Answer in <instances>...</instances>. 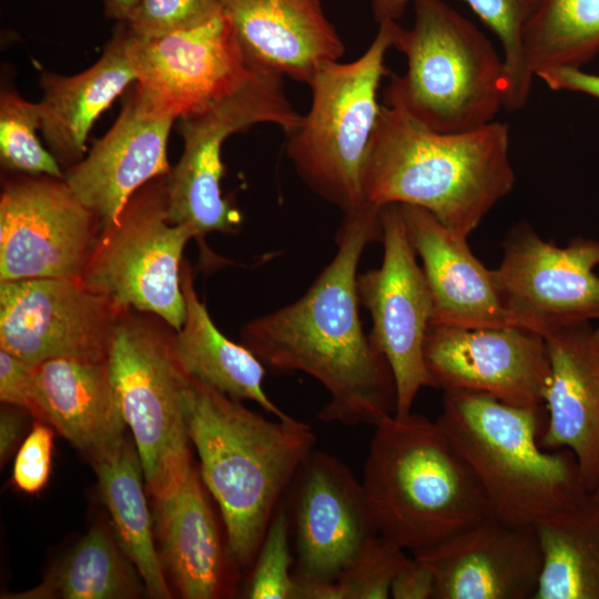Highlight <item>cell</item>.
Returning a JSON list of instances; mask_svg holds the SVG:
<instances>
[{
  "mask_svg": "<svg viewBox=\"0 0 599 599\" xmlns=\"http://www.w3.org/2000/svg\"><path fill=\"white\" fill-rule=\"evenodd\" d=\"M380 210L365 202L345 213L336 253L307 292L242 328V344L266 367L303 372L324 386V423L375 426L396 410L392 369L358 315V263L382 241Z\"/></svg>",
  "mask_w": 599,
  "mask_h": 599,
  "instance_id": "6da1fadb",
  "label": "cell"
},
{
  "mask_svg": "<svg viewBox=\"0 0 599 599\" xmlns=\"http://www.w3.org/2000/svg\"><path fill=\"white\" fill-rule=\"evenodd\" d=\"M514 185L507 124L444 133L380 104L362 171L365 202L425 209L468 237Z\"/></svg>",
  "mask_w": 599,
  "mask_h": 599,
  "instance_id": "7a4b0ae2",
  "label": "cell"
},
{
  "mask_svg": "<svg viewBox=\"0 0 599 599\" xmlns=\"http://www.w3.org/2000/svg\"><path fill=\"white\" fill-rule=\"evenodd\" d=\"M187 426L200 475L219 505L230 551L252 568L276 508L316 436L295 418L268 419L191 377Z\"/></svg>",
  "mask_w": 599,
  "mask_h": 599,
  "instance_id": "3957f363",
  "label": "cell"
},
{
  "mask_svg": "<svg viewBox=\"0 0 599 599\" xmlns=\"http://www.w3.org/2000/svg\"><path fill=\"white\" fill-rule=\"evenodd\" d=\"M374 427L362 486L380 536L415 551L490 516L477 479L437 422L394 413Z\"/></svg>",
  "mask_w": 599,
  "mask_h": 599,
  "instance_id": "277c9868",
  "label": "cell"
},
{
  "mask_svg": "<svg viewBox=\"0 0 599 599\" xmlns=\"http://www.w3.org/2000/svg\"><path fill=\"white\" fill-rule=\"evenodd\" d=\"M542 407L444 392L437 423L477 479L490 516L507 524L536 527L590 493L569 449L541 447Z\"/></svg>",
  "mask_w": 599,
  "mask_h": 599,
  "instance_id": "5b68a950",
  "label": "cell"
},
{
  "mask_svg": "<svg viewBox=\"0 0 599 599\" xmlns=\"http://www.w3.org/2000/svg\"><path fill=\"white\" fill-rule=\"evenodd\" d=\"M412 28L395 26L393 48L407 60L393 74L385 104L428 128L465 132L496 121L504 108V61L488 38L444 0H413Z\"/></svg>",
  "mask_w": 599,
  "mask_h": 599,
  "instance_id": "8992f818",
  "label": "cell"
},
{
  "mask_svg": "<svg viewBox=\"0 0 599 599\" xmlns=\"http://www.w3.org/2000/svg\"><path fill=\"white\" fill-rule=\"evenodd\" d=\"M396 21L378 31L357 59L323 64L307 84L312 104L303 123L286 134V153L298 176L344 214L365 203L363 164L377 121L385 57L394 42Z\"/></svg>",
  "mask_w": 599,
  "mask_h": 599,
  "instance_id": "52a82bcc",
  "label": "cell"
},
{
  "mask_svg": "<svg viewBox=\"0 0 599 599\" xmlns=\"http://www.w3.org/2000/svg\"><path fill=\"white\" fill-rule=\"evenodd\" d=\"M122 309L106 364L138 449L146 490L169 498L194 468L187 426L191 376L180 364L174 334Z\"/></svg>",
  "mask_w": 599,
  "mask_h": 599,
  "instance_id": "ba28073f",
  "label": "cell"
},
{
  "mask_svg": "<svg viewBox=\"0 0 599 599\" xmlns=\"http://www.w3.org/2000/svg\"><path fill=\"white\" fill-rule=\"evenodd\" d=\"M283 78L254 68L234 92L177 119L183 151L166 179L171 223L189 226L194 237L240 225L238 211L222 196V148L232 134L258 123L275 124L286 134L301 126L303 115L287 99Z\"/></svg>",
  "mask_w": 599,
  "mask_h": 599,
  "instance_id": "9c48e42d",
  "label": "cell"
},
{
  "mask_svg": "<svg viewBox=\"0 0 599 599\" xmlns=\"http://www.w3.org/2000/svg\"><path fill=\"white\" fill-rule=\"evenodd\" d=\"M167 175L139 189L101 231L80 282L121 309L151 313L179 331L186 318L182 254L194 233L169 220Z\"/></svg>",
  "mask_w": 599,
  "mask_h": 599,
  "instance_id": "30bf717a",
  "label": "cell"
},
{
  "mask_svg": "<svg viewBox=\"0 0 599 599\" xmlns=\"http://www.w3.org/2000/svg\"><path fill=\"white\" fill-rule=\"evenodd\" d=\"M502 248L493 274L510 325L545 338L569 325L599 321V241L575 237L558 246L521 222Z\"/></svg>",
  "mask_w": 599,
  "mask_h": 599,
  "instance_id": "8fae6325",
  "label": "cell"
},
{
  "mask_svg": "<svg viewBox=\"0 0 599 599\" xmlns=\"http://www.w3.org/2000/svg\"><path fill=\"white\" fill-rule=\"evenodd\" d=\"M101 231L64 179L8 181L0 197V281H80Z\"/></svg>",
  "mask_w": 599,
  "mask_h": 599,
  "instance_id": "7c38bea8",
  "label": "cell"
},
{
  "mask_svg": "<svg viewBox=\"0 0 599 599\" xmlns=\"http://www.w3.org/2000/svg\"><path fill=\"white\" fill-rule=\"evenodd\" d=\"M383 261L357 277L359 302L369 312V334L386 358L395 382L397 415L412 412L418 392L430 386L424 346L432 297L408 238L399 204L382 206Z\"/></svg>",
  "mask_w": 599,
  "mask_h": 599,
  "instance_id": "4fadbf2b",
  "label": "cell"
},
{
  "mask_svg": "<svg viewBox=\"0 0 599 599\" xmlns=\"http://www.w3.org/2000/svg\"><path fill=\"white\" fill-rule=\"evenodd\" d=\"M128 51L136 102L154 116L177 120L234 92L254 71L223 13L150 40L135 38L128 28Z\"/></svg>",
  "mask_w": 599,
  "mask_h": 599,
  "instance_id": "5bb4252c",
  "label": "cell"
},
{
  "mask_svg": "<svg viewBox=\"0 0 599 599\" xmlns=\"http://www.w3.org/2000/svg\"><path fill=\"white\" fill-rule=\"evenodd\" d=\"M122 309L78 280L0 284V348L39 365L54 358L106 362Z\"/></svg>",
  "mask_w": 599,
  "mask_h": 599,
  "instance_id": "9a60e30c",
  "label": "cell"
},
{
  "mask_svg": "<svg viewBox=\"0 0 599 599\" xmlns=\"http://www.w3.org/2000/svg\"><path fill=\"white\" fill-rule=\"evenodd\" d=\"M286 495L295 537V581L336 580L379 535L362 481L328 453L313 449Z\"/></svg>",
  "mask_w": 599,
  "mask_h": 599,
  "instance_id": "2e32d148",
  "label": "cell"
},
{
  "mask_svg": "<svg viewBox=\"0 0 599 599\" xmlns=\"http://www.w3.org/2000/svg\"><path fill=\"white\" fill-rule=\"evenodd\" d=\"M424 359L430 387L540 407L550 375L545 338L525 328L429 325Z\"/></svg>",
  "mask_w": 599,
  "mask_h": 599,
  "instance_id": "e0dca14e",
  "label": "cell"
},
{
  "mask_svg": "<svg viewBox=\"0 0 599 599\" xmlns=\"http://www.w3.org/2000/svg\"><path fill=\"white\" fill-rule=\"evenodd\" d=\"M436 579V599H534L542 569L535 527L489 516L412 551Z\"/></svg>",
  "mask_w": 599,
  "mask_h": 599,
  "instance_id": "ac0fdd59",
  "label": "cell"
},
{
  "mask_svg": "<svg viewBox=\"0 0 599 599\" xmlns=\"http://www.w3.org/2000/svg\"><path fill=\"white\" fill-rule=\"evenodd\" d=\"M175 119L145 113L133 90L112 128L90 153L64 171V181L101 221L115 223L130 197L148 182L167 175V140Z\"/></svg>",
  "mask_w": 599,
  "mask_h": 599,
  "instance_id": "d6986e66",
  "label": "cell"
},
{
  "mask_svg": "<svg viewBox=\"0 0 599 599\" xmlns=\"http://www.w3.org/2000/svg\"><path fill=\"white\" fill-rule=\"evenodd\" d=\"M252 68L308 84L345 45L321 0H220Z\"/></svg>",
  "mask_w": 599,
  "mask_h": 599,
  "instance_id": "ffe728a7",
  "label": "cell"
},
{
  "mask_svg": "<svg viewBox=\"0 0 599 599\" xmlns=\"http://www.w3.org/2000/svg\"><path fill=\"white\" fill-rule=\"evenodd\" d=\"M550 375L545 393L547 426L540 445L567 448L576 457L582 480L592 491L599 475V347L595 328L580 323L545 337Z\"/></svg>",
  "mask_w": 599,
  "mask_h": 599,
  "instance_id": "44dd1931",
  "label": "cell"
},
{
  "mask_svg": "<svg viewBox=\"0 0 599 599\" xmlns=\"http://www.w3.org/2000/svg\"><path fill=\"white\" fill-rule=\"evenodd\" d=\"M399 206L429 288V325L464 328L510 325L493 270L475 256L467 237L449 230L425 209Z\"/></svg>",
  "mask_w": 599,
  "mask_h": 599,
  "instance_id": "7402d4cb",
  "label": "cell"
},
{
  "mask_svg": "<svg viewBox=\"0 0 599 599\" xmlns=\"http://www.w3.org/2000/svg\"><path fill=\"white\" fill-rule=\"evenodd\" d=\"M195 467L181 488L156 500L159 556L184 599H217L235 590L241 569L222 535Z\"/></svg>",
  "mask_w": 599,
  "mask_h": 599,
  "instance_id": "603a6c76",
  "label": "cell"
},
{
  "mask_svg": "<svg viewBox=\"0 0 599 599\" xmlns=\"http://www.w3.org/2000/svg\"><path fill=\"white\" fill-rule=\"evenodd\" d=\"M41 422L91 466L122 448L126 422L106 362L54 358L35 365Z\"/></svg>",
  "mask_w": 599,
  "mask_h": 599,
  "instance_id": "cb8c5ba5",
  "label": "cell"
},
{
  "mask_svg": "<svg viewBox=\"0 0 599 599\" xmlns=\"http://www.w3.org/2000/svg\"><path fill=\"white\" fill-rule=\"evenodd\" d=\"M133 82L124 21L118 23L102 55L89 69L74 75L41 74L40 131L61 167L68 170L84 158L95 120Z\"/></svg>",
  "mask_w": 599,
  "mask_h": 599,
  "instance_id": "d4e9b609",
  "label": "cell"
},
{
  "mask_svg": "<svg viewBox=\"0 0 599 599\" xmlns=\"http://www.w3.org/2000/svg\"><path fill=\"white\" fill-rule=\"evenodd\" d=\"M186 318L175 331L176 357L193 378L235 400H250L280 419H292L267 396L263 387L265 365L245 345L223 335L194 290L187 263L181 274Z\"/></svg>",
  "mask_w": 599,
  "mask_h": 599,
  "instance_id": "484cf974",
  "label": "cell"
},
{
  "mask_svg": "<svg viewBox=\"0 0 599 599\" xmlns=\"http://www.w3.org/2000/svg\"><path fill=\"white\" fill-rule=\"evenodd\" d=\"M535 528L542 569L534 599H599V500L593 494Z\"/></svg>",
  "mask_w": 599,
  "mask_h": 599,
  "instance_id": "4316f807",
  "label": "cell"
},
{
  "mask_svg": "<svg viewBox=\"0 0 599 599\" xmlns=\"http://www.w3.org/2000/svg\"><path fill=\"white\" fill-rule=\"evenodd\" d=\"M92 468L118 544L138 569L146 595L154 599L172 598L154 542L144 474L135 444L126 438L115 456Z\"/></svg>",
  "mask_w": 599,
  "mask_h": 599,
  "instance_id": "83f0119b",
  "label": "cell"
},
{
  "mask_svg": "<svg viewBox=\"0 0 599 599\" xmlns=\"http://www.w3.org/2000/svg\"><path fill=\"white\" fill-rule=\"evenodd\" d=\"M143 580L121 549L112 527L97 522L33 588L2 599H133Z\"/></svg>",
  "mask_w": 599,
  "mask_h": 599,
  "instance_id": "f1b7e54d",
  "label": "cell"
},
{
  "mask_svg": "<svg viewBox=\"0 0 599 599\" xmlns=\"http://www.w3.org/2000/svg\"><path fill=\"white\" fill-rule=\"evenodd\" d=\"M522 49L534 77L580 68L599 53V0H538Z\"/></svg>",
  "mask_w": 599,
  "mask_h": 599,
  "instance_id": "f546056e",
  "label": "cell"
},
{
  "mask_svg": "<svg viewBox=\"0 0 599 599\" xmlns=\"http://www.w3.org/2000/svg\"><path fill=\"white\" fill-rule=\"evenodd\" d=\"M410 1L413 0H370L376 22H397ZM464 1L490 28L501 44L504 108L510 112L521 110L529 99L535 78L524 58L522 39L538 0Z\"/></svg>",
  "mask_w": 599,
  "mask_h": 599,
  "instance_id": "4dcf8cb0",
  "label": "cell"
},
{
  "mask_svg": "<svg viewBox=\"0 0 599 599\" xmlns=\"http://www.w3.org/2000/svg\"><path fill=\"white\" fill-rule=\"evenodd\" d=\"M40 130L38 103H32L14 90L0 94V160L3 167L31 175L64 179V172L53 154L42 146L35 131Z\"/></svg>",
  "mask_w": 599,
  "mask_h": 599,
  "instance_id": "1f68e13d",
  "label": "cell"
},
{
  "mask_svg": "<svg viewBox=\"0 0 599 599\" xmlns=\"http://www.w3.org/2000/svg\"><path fill=\"white\" fill-rule=\"evenodd\" d=\"M291 517L286 499L276 508L252 566L250 599H296L290 546Z\"/></svg>",
  "mask_w": 599,
  "mask_h": 599,
  "instance_id": "d6a6232c",
  "label": "cell"
},
{
  "mask_svg": "<svg viewBox=\"0 0 599 599\" xmlns=\"http://www.w3.org/2000/svg\"><path fill=\"white\" fill-rule=\"evenodd\" d=\"M408 556L393 541L376 536L336 579L339 599L390 598L393 580Z\"/></svg>",
  "mask_w": 599,
  "mask_h": 599,
  "instance_id": "836d02e7",
  "label": "cell"
},
{
  "mask_svg": "<svg viewBox=\"0 0 599 599\" xmlns=\"http://www.w3.org/2000/svg\"><path fill=\"white\" fill-rule=\"evenodd\" d=\"M221 13L220 0H140L124 22L135 38L150 40L197 28Z\"/></svg>",
  "mask_w": 599,
  "mask_h": 599,
  "instance_id": "e575fe53",
  "label": "cell"
},
{
  "mask_svg": "<svg viewBox=\"0 0 599 599\" xmlns=\"http://www.w3.org/2000/svg\"><path fill=\"white\" fill-rule=\"evenodd\" d=\"M53 427L35 422L30 434L20 445L13 465L12 481L26 493L40 491L48 483L51 471Z\"/></svg>",
  "mask_w": 599,
  "mask_h": 599,
  "instance_id": "d590c367",
  "label": "cell"
},
{
  "mask_svg": "<svg viewBox=\"0 0 599 599\" xmlns=\"http://www.w3.org/2000/svg\"><path fill=\"white\" fill-rule=\"evenodd\" d=\"M0 399L41 422L35 366L0 348Z\"/></svg>",
  "mask_w": 599,
  "mask_h": 599,
  "instance_id": "8d00e7d4",
  "label": "cell"
},
{
  "mask_svg": "<svg viewBox=\"0 0 599 599\" xmlns=\"http://www.w3.org/2000/svg\"><path fill=\"white\" fill-rule=\"evenodd\" d=\"M436 579L432 570L414 556L398 569L390 588L394 599H436Z\"/></svg>",
  "mask_w": 599,
  "mask_h": 599,
  "instance_id": "74e56055",
  "label": "cell"
},
{
  "mask_svg": "<svg viewBox=\"0 0 599 599\" xmlns=\"http://www.w3.org/2000/svg\"><path fill=\"white\" fill-rule=\"evenodd\" d=\"M540 78L555 91L586 93L599 99V75L582 71L580 68H562L541 73Z\"/></svg>",
  "mask_w": 599,
  "mask_h": 599,
  "instance_id": "f35d334b",
  "label": "cell"
},
{
  "mask_svg": "<svg viewBox=\"0 0 599 599\" xmlns=\"http://www.w3.org/2000/svg\"><path fill=\"white\" fill-rule=\"evenodd\" d=\"M23 412L26 409L7 405L1 408L0 413V460L1 464L12 455L14 447L17 446L22 429L24 427ZM28 412V410H27Z\"/></svg>",
  "mask_w": 599,
  "mask_h": 599,
  "instance_id": "ab89813d",
  "label": "cell"
},
{
  "mask_svg": "<svg viewBox=\"0 0 599 599\" xmlns=\"http://www.w3.org/2000/svg\"><path fill=\"white\" fill-rule=\"evenodd\" d=\"M140 0H103L105 14L112 19L126 21Z\"/></svg>",
  "mask_w": 599,
  "mask_h": 599,
  "instance_id": "60d3db41",
  "label": "cell"
},
{
  "mask_svg": "<svg viewBox=\"0 0 599 599\" xmlns=\"http://www.w3.org/2000/svg\"><path fill=\"white\" fill-rule=\"evenodd\" d=\"M593 494V496L599 500V475H598V478H597V481H596V485L591 491Z\"/></svg>",
  "mask_w": 599,
  "mask_h": 599,
  "instance_id": "b9f144b4",
  "label": "cell"
},
{
  "mask_svg": "<svg viewBox=\"0 0 599 599\" xmlns=\"http://www.w3.org/2000/svg\"><path fill=\"white\" fill-rule=\"evenodd\" d=\"M595 338H596L597 345L599 347V328H595Z\"/></svg>",
  "mask_w": 599,
  "mask_h": 599,
  "instance_id": "7bdbcfd3",
  "label": "cell"
}]
</instances>
